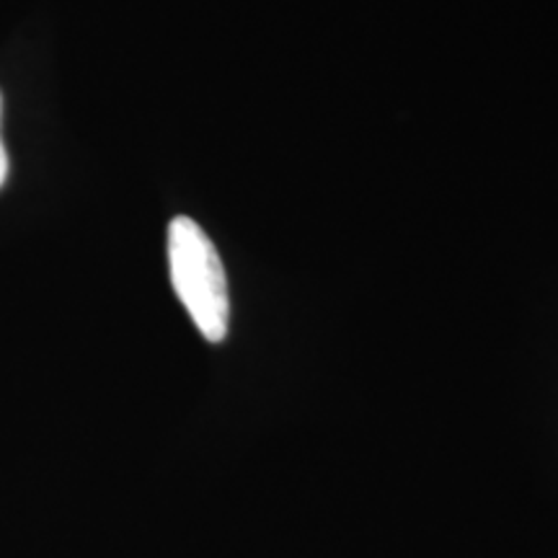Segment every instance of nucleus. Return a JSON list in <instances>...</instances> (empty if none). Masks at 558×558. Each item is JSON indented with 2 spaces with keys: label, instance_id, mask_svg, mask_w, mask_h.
Wrapping results in <instances>:
<instances>
[{
  "label": "nucleus",
  "instance_id": "obj_1",
  "mask_svg": "<svg viewBox=\"0 0 558 558\" xmlns=\"http://www.w3.org/2000/svg\"><path fill=\"white\" fill-rule=\"evenodd\" d=\"M169 269L173 290L202 337L213 344L226 339L230 320L226 269L209 235L184 215L169 226Z\"/></svg>",
  "mask_w": 558,
  "mask_h": 558
},
{
  "label": "nucleus",
  "instance_id": "obj_2",
  "mask_svg": "<svg viewBox=\"0 0 558 558\" xmlns=\"http://www.w3.org/2000/svg\"><path fill=\"white\" fill-rule=\"evenodd\" d=\"M0 114H3V99H0ZM5 177H9V153H5L3 137H0V190H3Z\"/></svg>",
  "mask_w": 558,
  "mask_h": 558
}]
</instances>
